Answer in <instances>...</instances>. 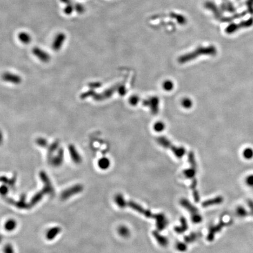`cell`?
Here are the masks:
<instances>
[{
	"label": "cell",
	"instance_id": "6da1fadb",
	"mask_svg": "<svg viewBox=\"0 0 253 253\" xmlns=\"http://www.w3.org/2000/svg\"><path fill=\"white\" fill-rule=\"evenodd\" d=\"M114 202L120 208L129 207L135 212L144 215L145 217L149 219H155L156 226L158 231L164 230L167 226L168 222L164 214L162 213H153L150 210L145 209L142 206L134 202L132 200H126L124 196L121 194H117L115 196Z\"/></svg>",
	"mask_w": 253,
	"mask_h": 253
},
{
	"label": "cell",
	"instance_id": "7a4b0ae2",
	"mask_svg": "<svg viewBox=\"0 0 253 253\" xmlns=\"http://www.w3.org/2000/svg\"><path fill=\"white\" fill-rule=\"evenodd\" d=\"M217 52L216 48L213 46H209L207 47H199L194 51L188 54H185L178 59V62L180 63H185L190 62L195 59L200 55H214Z\"/></svg>",
	"mask_w": 253,
	"mask_h": 253
},
{
	"label": "cell",
	"instance_id": "3957f363",
	"mask_svg": "<svg viewBox=\"0 0 253 253\" xmlns=\"http://www.w3.org/2000/svg\"><path fill=\"white\" fill-rule=\"evenodd\" d=\"M157 142L159 145H160V146L170 149L175 155V156L178 158H181L186 153L185 149L184 147H178L175 145H173L172 142L165 137H158L157 139Z\"/></svg>",
	"mask_w": 253,
	"mask_h": 253
},
{
	"label": "cell",
	"instance_id": "277c9868",
	"mask_svg": "<svg viewBox=\"0 0 253 253\" xmlns=\"http://www.w3.org/2000/svg\"><path fill=\"white\" fill-rule=\"evenodd\" d=\"M181 205L187 210L190 214L191 220L194 223H199L202 221V217L199 212V210L189 201L186 199H182L180 201Z\"/></svg>",
	"mask_w": 253,
	"mask_h": 253
},
{
	"label": "cell",
	"instance_id": "5b68a950",
	"mask_svg": "<svg viewBox=\"0 0 253 253\" xmlns=\"http://www.w3.org/2000/svg\"><path fill=\"white\" fill-rule=\"evenodd\" d=\"M188 161L190 164V168L184 170L183 174L187 178L192 180L195 178L197 171V164L193 152H190L188 155Z\"/></svg>",
	"mask_w": 253,
	"mask_h": 253
},
{
	"label": "cell",
	"instance_id": "8992f818",
	"mask_svg": "<svg viewBox=\"0 0 253 253\" xmlns=\"http://www.w3.org/2000/svg\"><path fill=\"white\" fill-rule=\"evenodd\" d=\"M253 25V18H250L249 19L241 21L239 24L232 23L229 25L225 29L227 34H232L242 28H247L252 26Z\"/></svg>",
	"mask_w": 253,
	"mask_h": 253
},
{
	"label": "cell",
	"instance_id": "52a82bcc",
	"mask_svg": "<svg viewBox=\"0 0 253 253\" xmlns=\"http://www.w3.org/2000/svg\"><path fill=\"white\" fill-rule=\"evenodd\" d=\"M84 189V187L81 184H76L66 189L62 193L61 197L63 200H67L74 195H76L81 193Z\"/></svg>",
	"mask_w": 253,
	"mask_h": 253
},
{
	"label": "cell",
	"instance_id": "ba28073f",
	"mask_svg": "<svg viewBox=\"0 0 253 253\" xmlns=\"http://www.w3.org/2000/svg\"><path fill=\"white\" fill-rule=\"evenodd\" d=\"M51 165L54 167H59L63 164L64 161V150L62 148H59L56 155H52L48 159Z\"/></svg>",
	"mask_w": 253,
	"mask_h": 253
},
{
	"label": "cell",
	"instance_id": "9c48e42d",
	"mask_svg": "<svg viewBox=\"0 0 253 253\" xmlns=\"http://www.w3.org/2000/svg\"><path fill=\"white\" fill-rule=\"evenodd\" d=\"M39 177L44 183V188L42 190L44 193L45 194H52L54 193V188L46 173L43 171H41L39 172Z\"/></svg>",
	"mask_w": 253,
	"mask_h": 253
},
{
	"label": "cell",
	"instance_id": "30bf717a",
	"mask_svg": "<svg viewBox=\"0 0 253 253\" xmlns=\"http://www.w3.org/2000/svg\"><path fill=\"white\" fill-rule=\"evenodd\" d=\"M1 77L3 81L14 84H19L22 81V79L19 75L8 71L4 72L2 74Z\"/></svg>",
	"mask_w": 253,
	"mask_h": 253
},
{
	"label": "cell",
	"instance_id": "8fae6325",
	"mask_svg": "<svg viewBox=\"0 0 253 253\" xmlns=\"http://www.w3.org/2000/svg\"><path fill=\"white\" fill-rule=\"evenodd\" d=\"M32 54L43 63H48L51 61L50 55L39 47H35L32 50Z\"/></svg>",
	"mask_w": 253,
	"mask_h": 253
},
{
	"label": "cell",
	"instance_id": "7c38bea8",
	"mask_svg": "<svg viewBox=\"0 0 253 253\" xmlns=\"http://www.w3.org/2000/svg\"><path fill=\"white\" fill-rule=\"evenodd\" d=\"M68 151L71 161L76 164H80L83 161L82 157L76 147L73 144H70L68 147Z\"/></svg>",
	"mask_w": 253,
	"mask_h": 253
},
{
	"label": "cell",
	"instance_id": "4fadbf2b",
	"mask_svg": "<svg viewBox=\"0 0 253 253\" xmlns=\"http://www.w3.org/2000/svg\"><path fill=\"white\" fill-rule=\"evenodd\" d=\"M62 229L58 226L51 227L48 229L45 234V237L46 240L51 242L54 240L61 233Z\"/></svg>",
	"mask_w": 253,
	"mask_h": 253
},
{
	"label": "cell",
	"instance_id": "5bb4252c",
	"mask_svg": "<svg viewBox=\"0 0 253 253\" xmlns=\"http://www.w3.org/2000/svg\"><path fill=\"white\" fill-rule=\"evenodd\" d=\"M144 106L149 107L151 112L153 114H157L159 111V100L158 97H152L148 98L144 102Z\"/></svg>",
	"mask_w": 253,
	"mask_h": 253
},
{
	"label": "cell",
	"instance_id": "9a60e30c",
	"mask_svg": "<svg viewBox=\"0 0 253 253\" xmlns=\"http://www.w3.org/2000/svg\"><path fill=\"white\" fill-rule=\"evenodd\" d=\"M116 89H117V86H115L107 90H106L105 91H104L101 93H99V94L95 93L93 98L94 100H96V101H100L104 100L106 99H107L110 97H111L112 94H113V93L116 90Z\"/></svg>",
	"mask_w": 253,
	"mask_h": 253
},
{
	"label": "cell",
	"instance_id": "2e32d148",
	"mask_svg": "<svg viewBox=\"0 0 253 253\" xmlns=\"http://www.w3.org/2000/svg\"><path fill=\"white\" fill-rule=\"evenodd\" d=\"M66 39V35L62 33H59L56 35L55 39H54L52 48L55 51H59L62 48L64 42Z\"/></svg>",
	"mask_w": 253,
	"mask_h": 253
},
{
	"label": "cell",
	"instance_id": "e0dca14e",
	"mask_svg": "<svg viewBox=\"0 0 253 253\" xmlns=\"http://www.w3.org/2000/svg\"><path fill=\"white\" fill-rule=\"evenodd\" d=\"M18 222L13 218H9L4 223V229L6 232H14L18 227Z\"/></svg>",
	"mask_w": 253,
	"mask_h": 253
},
{
	"label": "cell",
	"instance_id": "ac0fdd59",
	"mask_svg": "<svg viewBox=\"0 0 253 253\" xmlns=\"http://www.w3.org/2000/svg\"><path fill=\"white\" fill-rule=\"evenodd\" d=\"M205 6L208 8L209 10L212 11V12L213 13V14L214 15L215 17L220 20L223 16H222V14L221 12V9H219L217 6L212 2H207L205 4Z\"/></svg>",
	"mask_w": 253,
	"mask_h": 253
},
{
	"label": "cell",
	"instance_id": "d6986e66",
	"mask_svg": "<svg viewBox=\"0 0 253 253\" xmlns=\"http://www.w3.org/2000/svg\"><path fill=\"white\" fill-rule=\"evenodd\" d=\"M159 231L158 230H154L152 232V235L154 236V237L155 239V240H157V242H158V243L162 247H166L168 245L169 243V241L168 240V239L161 235L159 232Z\"/></svg>",
	"mask_w": 253,
	"mask_h": 253
},
{
	"label": "cell",
	"instance_id": "ffe728a7",
	"mask_svg": "<svg viewBox=\"0 0 253 253\" xmlns=\"http://www.w3.org/2000/svg\"><path fill=\"white\" fill-rule=\"evenodd\" d=\"M180 220L181 226H176L174 228V230L178 234H182L185 233L188 229V224L187 219L184 217H182Z\"/></svg>",
	"mask_w": 253,
	"mask_h": 253
},
{
	"label": "cell",
	"instance_id": "44dd1931",
	"mask_svg": "<svg viewBox=\"0 0 253 253\" xmlns=\"http://www.w3.org/2000/svg\"><path fill=\"white\" fill-rule=\"evenodd\" d=\"M197 181L196 178L192 180V184L190 185V188L192 191V194L195 202L198 203L200 200V196L199 191L197 190Z\"/></svg>",
	"mask_w": 253,
	"mask_h": 253
},
{
	"label": "cell",
	"instance_id": "7402d4cb",
	"mask_svg": "<svg viewBox=\"0 0 253 253\" xmlns=\"http://www.w3.org/2000/svg\"><path fill=\"white\" fill-rule=\"evenodd\" d=\"M223 202V198L221 196H218L207 200L203 202L202 204L203 207H207L213 205H216L220 204Z\"/></svg>",
	"mask_w": 253,
	"mask_h": 253
},
{
	"label": "cell",
	"instance_id": "603a6c76",
	"mask_svg": "<svg viewBox=\"0 0 253 253\" xmlns=\"http://www.w3.org/2000/svg\"><path fill=\"white\" fill-rule=\"evenodd\" d=\"M18 39L19 41L25 45L29 44L32 41V38L31 35L25 32H21L18 35Z\"/></svg>",
	"mask_w": 253,
	"mask_h": 253
},
{
	"label": "cell",
	"instance_id": "cb8c5ba5",
	"mask_svg": "<svg viewBox=\"0 0 253 253\" xmlns=\"http://www.w3.org/2000/svg\"><path fill=\"white\" fill-rule=\"evenodd\" d=\"M59 141H55L52 144L48 146V159L50 158L52 155H54V153L58 151V150L59 148Z\"/></svg>",
	"mask_w": 253,
	"mask_h": 253
},
{
	"label": "cell",
	"instance_id": "d4e9b609",
	"mask_svg": "<svg viewBox=\"0 0 253 253\" xmlns=\"http://www.w3.org/2000/svg\"><path fill=\"white\" fill-rule=\"evenodd\" d=\"M97 165L100 169L107 170L110 166V161L109 158L106 157H103L98 161Z\"/></svg>",
	"mask_w": 253,
	"mask_h": 253
},
{
	"label": "cell",
	"instance_id": "484cf974",
	"mask_svg": "<svg viewBox=\"0 0 253 253\" xmlns=\"http://www.w3.org/2000/svg\"><path fill=\"white\" fill-rule=\"evenodd\" d=\"M221 10L227 11L230 13H234L236 12V9L233 4L229 1H226L221 4Z\"/></svg>",
	"mask_w": 253,
	"mask_h": 253
},
{
	"label": "cell",
	"instance_id": "4316f807",
	"mask_svg": "<svg viewBox=\"0 0 253 253\" xmlns=\"http://www.w3.org/2000/svg\"><path fill=\"white\" fill-rule=\"evenodd\" d=\"M247 14L246 11L241 12V13H238V14H235L233 15L229 16V17H222V18L220 20L222 22H231L234 19H238L239 18H242L244 16H245Z\"/></svg>",
	"mask_w": 253,
	"mask_h": 253
},
{
	"label": "cell",
	"instance_id": "83f0119b",
	"mask_svg": "<svg viewBox=\"0 0 253 253\" xmlns=\"http://www.w3.org/2000/svg\"><path fill=\"white\" fill-rule=\"evenodd\" d=\"M45 193H44V192L42 190L41 191L36 193L34 196L32 198L31 200V203H32V205H35L38 202H39L41 201V200L43 198L44 194Z\"/></svg>",
	"mask_w": 253,
	"mask_h": 253
},
{
	"label": "cell",
	"instance_id": "f1b7e54d",
	"mask_svg": "<svg viewBox=\"0 0 253 253\" xmlns=\"http://www.w3.org/2000/svg\"><path fill=\"white\" fill-rule=\"evenodd\" d=\"M119 234L123 237H128L130 235V231L125 226H120L118 229Z\"/></svg>",
	"mask_w": 253,
	"mask_h": 253
},
{
	"label": "cell",
	"instance_id": "f546056e",
	"mask_svg": "<svg viewBox=\"0 0 253 253\" xmlns=\"http://www.w3.org/2000/svg\"><path fill=\"white\" fill-rule=\"evenodd\" d=\"M35 142L38 146H39L41 148H46L49 146L48 140L46 139H45V138H43V137L38 138L36 139Z\"/></svg>",
	"mask_w": 253,
	"mask_h": 253
},
{
	"label": "cell",
	"instance_id": "4dcf8cb0",
	"mask_svg": "<svg viewBox=\"0 0 253 253\" xmlns=\"http://www.w3.org/2000/svg\"><path fill=\"white\" fill-rule=\"evenodd\" d=\"M199 237V234L196 233H190L189 235L185 237L184 240L187 243H190L196 241Z\"/></svg>",
	"mask_w": 253,
	"mask_h": 253
},
{
	"label": "cell",
	"instance_id": "1f68e13d",
	"mask_svg": "<svg viewBox=\"0 0 253 253\" xmlns=\"http://www.w3.org/2000/svg\"><path fill=\"white\" fill-rule=\"evenodd\" d=\"M3 253H15L14 246L11 243H6L2 247Z\"/></svg>",
	"mask_w": 253,
	"mask_h": 253
},
{
	"label": "cell",
	"instance_id": "d6a6232c",
	"mask_svg": "<svg viewBox=\"0 0 253 253\" xmlns=\"http://www.w3.org/2000/svg\"><path fill=\"white\" fill-rule=\"evenodd\" d=\"M243 155L244 157V158L247 159H251L253 158V149L250 148H246L243 152Z\"/></svg>",
	"mask_w": 253,
	"mask_h": 253
},
{
	"label": "cell",
	"instance_id": "836d02e7",
	"mask_svg": "<svg viewBox=\"0 0 253 253\" xmlns=\"http://www.w3.org/2000/svg\"><path fill=\"white\" fill-rule=\"evenodd\" d=\"M154 129L156 132H162L165 128V125L162 121H157L154 125Z\"/></svg>",
	"mask_w": 253,
	"mask_h": 253
},
{
	"label": "cell",
	"instance_id": "e575fe53",
	"mask_svg": "<svg viewBox=\"0 0 253 253\" xmlns=\"http://www.w3.org/2000/svg\"><path fill=\"white\" fill-rule=\"evenodd\" d=\"M10 188L6 184H2L0 186V195L2 196H6L9 192Z\"/></svg>",
	"mask_w": 253,
	"mask_h": 253
},
{
	"label": "cell",
	"instance_id": "d590c367",
	"mask_svg": "<svg viewBox=\"0 0 253 253\" xmlns=\"http://www.w3.org/2000/svg\"><path fill=\"white\" fill-rule=\"evenodd\" d=\"M162 86H163V89L165 90L171 91L174 87V84L171 80H167L163 83Z\"/></svg>",
	"mask_w": 253,
	"mask_h": 253
},
{
	"label": "cell",
	"instance_id": "8d00e7d4",
	"mask_svg": "<svg viewBox=\"0 0 253 253\" xmlns=\"http://www.w3.org/2000/svg\"><path fill=\"white\" fill-rule=\"evenodd\" d=\"M176 249L181 252H185L187 250L188 246L186 243L183 242H178L176 244Z\"/></svg>",
	"mask_w": 253,
	"mask_h": 253
},
{
	"label": "cell",
	"instance_id": "74e56055",
	"mask_svg": "<svg viewBox=\"0 0 253 253\" xmlns=\"http://www.w3.org/2000/svg\"><path fill=\"white\" fill-rule=\"evenodd\" d=\"M95 93H96L94 91V90L93 89H91V90H88V91H86L84 93H83L80 95V97L81 99H87V97H93V96L94 95Z\"/></svg>",
	"mask_w": 253,
	"mask_h": 253
},
{
	"label": "cell",
	"instance_id": "f35d334b",
	"mask_svg": "<svg viewBox=\"0 0 253 253\" xmlns=\"http://www.w3.org/2000/svg\"><path fill=\"white\" fill-rule=\"evenodd\" d=\"M182 106L185 108V109H190L192 105H193V102L189 98H185L182 100Z\"/></svg>",
	"mask_w": 253,
	"mask_h": 253
},
{
	"label": "cell",
	"instance_id": "ab89813d",
	"mask_svg": "<svg viewBox=\"0 0 253 253\" xmlns=\"http://www.w3.org/2000/svg\"><path fill=\"white\" fill-rule=\"evenodd\" d=\"M246 6L247 8V11L249 14H253V0H247Z\"/></svg>",
	"mask_w": 253,
	"mask_h": 253
},
{
	"label": "cell",
	"instance_id": "60d3db41",
	"mask_svg": "<svg viewBox=\"0 0 253 253\" xmlns=\"http://www.w3.org/2000/svg\"><path fill=\"white\" fill-rule=\"evenodd\" d=\"M246 184L248 187H250V188L253 189V175H248L246 177Z\"/></svg>",
	"mask_w": 253,
	"mask_h": 253
},
{
	"label": "cell",
	"instance_id": "b9f144b4",
	"mask_svg": "<svg viewBox=\"0 0 253 253\" xmlns=\"http://www.w3.org/2000/svg\"><path fill=\"white\" fill-rule=\"evenodd\" d=\"M73 9H74V8H73V5H71V4H68V5H67L66 7L64 9V12L66 15H70L73 11Z\"/></svg>",
	"mask_w": 253,
	"mask_h": 253
},
{
	"label": "cell",
	"instance_id": "7bdbcfd3",
	"mask_svg": "<svg viewBox=\"0 0 253 253\" xmlns=\"http://www.w3.org/2000/svg\"><path fill=\"white\" fill-rule=\"evenodd\" d=\"M139 98L137 96H132L129 99V103L132 106H135L139 102Z\"/></svg>",
	"mask_w": 253,
	"mask_h": 253
},
{
	"label": "cell",
	"instance_id": "ee69618b",
	"mask_svg": "<svg viewBox=\"0 0 253 253\" xmlns=\"http://www.w3.org/2000/svg\"><path fill=\"white\" fill-rule=\"evenodd\" d=\"M75 10L79 14H81L84 11V6L80 4H77L75 5Z\"/></svg>",
	"mask_w": 253,
	"mask_h": 253
},
{
	"label": "cell",
	"instance_id": "f6af8a7d",
	"mask_svg": "<svg viewBox=\"0 0 253 253\" xmlns=\"http://www.w3.org/2000/svg\"><path fill=\"white\" fill-rule=\"evenodd\" d=\"M101 86V84L100 83L98 82H94V83H91L89 84V87L91 89H94L96 88H98Z\"/></svg>",
	"mask_w": 253,
	"mask_h": 253
},
{
	"label": "cell",
	"instance_id": "bcb514c9",
	"mask_svg": "<svg viewBox=\"0 0 253 253\" xmlns=\"http://www.w3.org/2000/svg\"><path fill=\"white\" fill-rule=\"evenodd\" d=\"M4 141V135H3V133L1 131V130H0V145L3 143Z\"/></svg>",
	"mask_w": 253,
	"mask_h": 253
},
{
	"label": "cell",
	"instance_id": "7dc6e473",
	"mask_svg": "<svg viewBox=\"0 0 253 253\" xmlns=\"http://www.w3.org/2000/svg\"><path fill=\"white\" fill-rule=\"evenodd\" d=\"M2 241H3V236L0 234V244L2 243Z\"/></svg>",
	"mask_w": 253,
	"mask_h": 253
}]
</instances>
